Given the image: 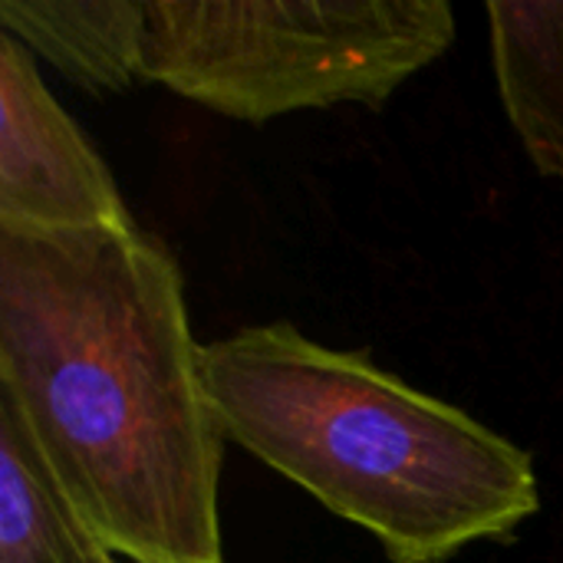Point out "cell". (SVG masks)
<instances>
[{"label": "cell", "instance_id": "obj_1", "mask_svg": "<svg viewBox=\"0 0 563 563\" xmlns=\"http://www.w3.org/2000/svg\"><path fill=\"white\" fill-rule=\"evenodd\" d=\"M0 406L132 563H224V432L168 247L0 224Z\"/></svg>", "mask_w": 563, "mask_h": 563}, {"label": "cell", "instance_id": "obj_2", "mask_svg": "<svg viewBox=\"0 0 563 563\" xmlns=\"http://www.w3.org/2000/svg\"><path fill=\"white\" fill-rule=\"evenodd\" d=\"M205 389L228 442L369 531L393 563L452 561L541 508L525 449L290 323L208 343Z\"/></svg>", "mask_w": 563, "mask_h": 563}, {"label": "cell", "instance_id": "obj_3", "mask_svg": "<svg viewBox=\"0 0 563 563\" xmlns=\"http://www.w3.org/2000/svg\"><path fill=\"white\" fill-rule=\"evenodd\" d=\"M452 40L445 0H145L142 79L241 122L379 109Z\"/></svg>", "mask_w": 563, "mask_h": 563}, {"label": "cell", "instance_id": "obj_4", "mask_svg": "<svg viewBox=\"0 0 563 563\" xmlns=\"http://www.w3.org/2000/svg\"><path fill=\"white\" fill-rule=\"evenodd\" d=\"M0 224L92 231L135 224L109 165L46 89L36 56L0 36Z\"/></svg>", "mask_w": 563, "mask_h": 563}, {"label": "cell", "instance_id": "obj_5", "mask_svg": "<svg viewBox=\"0 0 563 563\" xmlns=\"http://www.w3.org/2000/svg\"><path fill=\"white\" fill-rule=\"evenodd\" d=\"M492 66L534 168L563 185V0L488 3Z\"/></svg>", "mask_w": 563, "mask_h": 563}, {"label": "cell", "instance_id": "obj_6", "mask_svg": "<svg viewBox=\"0 0 563 563\" xmlns=\"http://www.w3.org/2000/svg\"><path fill=\"white\" fill-rule=\"evenodd\" d=\"M0 23L92 92H122L142 79L145 0H0Z\"/></svg>", "mask_w": 563, "mask_h": 563}, {"label": "cell", "instance_id": "obj_7", "mask_svg": "<svg viewBox=\"0 0 563 563\" xmlns=\"http://www.w3.org/2000/svg\"><path fill=\"white\" fill-rule=\"evenodd\" d=\"M0 406V563H122Z\"/></svg>", "mask_w": 563, "mask_h": 563}]
</instances>
